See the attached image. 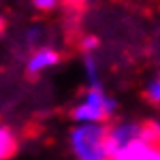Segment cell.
Instances as JSON below:
<instances>
[{
    "label": "cell",
    "mask_w": 160,
    "mask_h": 160,
    "mask_svg": "<svg viewBox=\"0 0 160 160\" xmlns=\"http://www.w3.org/2000/svg\"><path fill=\"white\" fill-rule=\"evenodd\" d=\"M118 111V100L105 90L102 83L88 86L79 100L71 109V120L75 124H107Z\"/></svg>",
    "instance_id": "obj_1"
},
{
    "label": "cell",
    "mask_w": 160,
    "mask_h": 160,
    "mask_svg": "<svg viewBox=\"0 0 160 160\" xmlns=\"http://www.w3.org/2000/svg\"><path fill=\"white\" fill-rule=\"evenodd\" d=\"M68 149L75 160H107V124H75L68 132Z\"/></svg>",
    "instance_id": "obj_2"
},
{
    "label": "cell",
    "mask_w": 160,
    "mask_h": 160,
    "mask_svg": "<svg viewBox=\"0 0 160 160\" xmlns=\"http://www.w3.org/2000/svg\"><path fill=\"white\" fill-rule=\"evenodd\" d=\"M111 160H160V143L148 137L135 139L124 148L115 149L111 154Z\"/></svg>",
    "instance_id": "obj_3"
},
{
    "label": "cell",
    "mask_w": 160,
    "mask_h": 160,
    "mask_svg": "<svg viewBox=\"0 0 160 160\" xmlns=\"http://www.w3.org/2000/svg\"><path fill=\"white\" fill-rule=\"evenodd\" d=\"M60 51L51 45H41L37 49H32L26 58V73L30 77H38V75H45L47 71L56 68L60 64Z\"/></svg>",
    "instance_id": "obj_4"
},
{
    "label": "cell",
    "mask_w": 160,
    "mask_h": 160,
    "mask_svg": "<svg viewBox=\"0 0 160 160\" xmlns=\"http://www.w3.org/2000/svg\"><path fill=\"white\" fill-rule=\"evenodd\" d=\"M17 152V135L11 126L0 122V160H9Z\"/></svg>",
    "instance_id": "obj_5"
},
{
    "label": "cell",
    "mask_w": 160,
    "mask_h": 160,
    "mask_svg": "<svg viewBox=\"0 0 160 160\" xmlns=\"http://www.w3.org/2000/svg\"><path fill=\"white\" fill-rule=\"evenodd\" d=\"M83 75L88 79V86H98L100 81V64L96 60V53H83Z\"/></svg>",
    "instance_id": "obj_6"
},
{
    "label": "cell",
    "mask_w": 160,
    "mask_h": 160,
    "mask_svg": "<svg viewBox=\"0 0 160 160\" xmlns=\"http://www.w3.org/2000/svg\"><path fill=\"white\" fill-rule=\"evenodd\" d=\"M143 98L148 100L149 105L160 107V73H156L154 77H149L143 86Z\"/></svg>",
    "instance_id": "obj_7"
},
{
    "label": "cell",
    "mask_w": 160,
    "mask_h": 160,
    "mask_svg": "<svg viewBox=\"0 0 160 160\" xmlns=\"http://www.w3.org/2000/svg\"><path fill=\"white\" fill-rule=\"evenodd\" d=\"M41 45H45L43 43V30L38 26H30L24 32V47H28V49L32 51V49H37V47H41Z\"/></svg>",
    "instance_id": "obj_8"
},
{
    "label": "cell",
    "mask_w": 160,
    "mask_h": 160,
    "mask_svg": "<svg viewBox=\"0 0 160 160\" xmlns=\"http://www.w3.org/2000/svg\"><path fill=\"white\" fill-rule=\"evenodd\" d=\"M30 4H32V9L38 11V13H51L60 4V0H30Z\"/></svg>",
    "instance_id": "obj_9"
},
{
    "label": "cell",
    "mask_w": 160,
    "mask_h": 160,
    "mask_svg": "<svg viewBox=\"0 0 160 160\" xmlns=\"http://www.w3.org/2000/svg\"><path fill=\"white\" fill-rule=\"evenodd\" d=\"M81 51L83 53H94V51L98 49V38L94 37V34H86V37L81 38Z\"/></svg>",
    "instance_id": "obj_10"
},
{
    "label": "cell",
    "mask_w": 160,
    "mask_h": 160,
    "mask_svg": "<svg viewBox=\"0 0 160 160\" xmlns=\"http://www.w3.org/2000/svg\"><path fill=\"white\" fill-rule=\"evenodd\" d=\"M88 0H60L62 7H71V9H81Z\"/></svg>",
    "instance_id": "obj_11"
},
{
    "label": "cell",
    "mask_w": 160,
    "mask_h": 160,
    "mask_svg": "<svg viewBox=\"0 0 160 160\" xmlns=\"http://www.w3.org/2000/svg\"><path fill=\"white\" fill-rule=\"evenodd\" d=\"M2 32H4V19L0 17V37H2Z\"/></svg>",
    "instance_id": "obj_12"
},
{
    "label": "cell",
    "mask_w": 160,
    "mask_h": 160,
    "mask_svg": "<svg viewBox=\"0 0 160 160\" xmlns=\"http://www.w3.org/2000/svg\"><path fill=\"white\" fill-rule=\"evenodd\" d=\"M107 160H111V158H107Z\"/></svg>",
    "instance_id": "obj_13"
}]
</instances>
